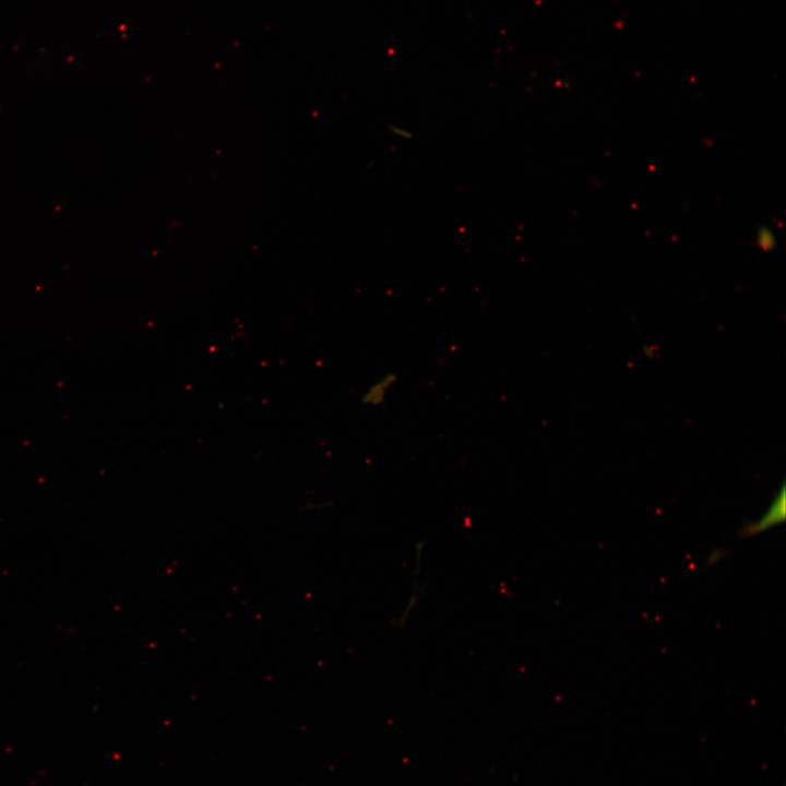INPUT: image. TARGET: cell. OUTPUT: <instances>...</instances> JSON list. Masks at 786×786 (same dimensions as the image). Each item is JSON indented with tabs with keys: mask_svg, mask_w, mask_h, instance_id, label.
<instances>
[{
	"mask_svg": "<svg viewBox=\"0 0 786 786\" xmlns=\"http://www.w3.org/2000/svg\"><path fill=\"white\" fill-rule=\"evenodd\" d=\"M397 381V374L385 373L371 383L361 396V403L367 406L378 407L384 404L390 389Z\"/></svg>",
	"mask_w": 786,
	"mask_h": 786,
	"instance_id": "cell-2",
	"label": "cell"
},
{
	"mask_svg": "<svg viewBox=\"0 0 786 786\" xmlns=\"http://www.w3.org/2000/svg\"><path fill=\"white\" fill-rule=\"evenodd\" d=\"M786 517V488L782 485L779 491L772 500L767 510L757 521L747 523L738 531V536L750 537L760 534L779 523Z\"/></svg>",
	"mask_w": 786,
	"mask_h": 786,
	"instance_id": "cell-1",
	"label": "cell"
}]
</instances>
